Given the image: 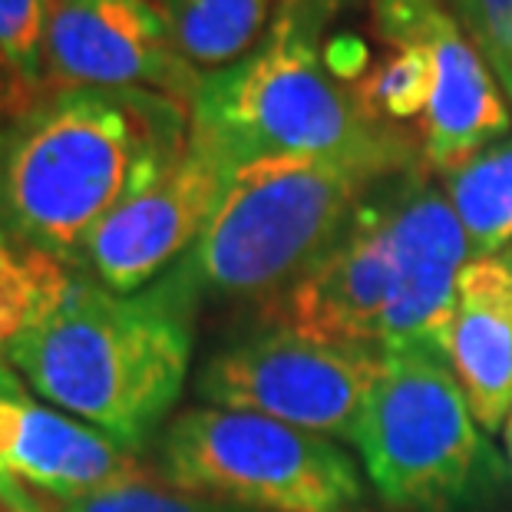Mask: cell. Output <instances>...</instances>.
I'll return each instance as SVG.
<instances>
[{"label":"cell","instance_id":"obj_1","mask_svg":"<svg viewBox=\"0 0 512 512\" xmlns=\"http://www.w3.org/2000/svg\"><path fill=\"white\" fill-rule=\"evenodd\" d=\"M192 110L143 90H47L0 126V228L73 268L106 215L156 182Z\"/></svg>","mask_w":512,"mask_h":512},{"label":"cell","instance_id":"obj_2","mask_svg":"<svg viewBox=\"0 0 512 512\" xmlns=\"http://www.w3.org/2000/svg\"><path fill=\"white\" fill-rule=\"evenodd\" d=\"M195 291L172 268L146 291L73 278L67 294L10 344L37 394L136 453L179 403L192 364Z\"/></svg>","mask_w":512,"mask_h":512},{"label":"cell","instance_id":"obj_3","mask_svg":"<svg viewBox=\"0 0 512 512\" xmlns=\"http://www.w3.org/2000/svg\"><path fill=\"white\" fill-rule=\"evenodd\" d=\"M192 139L222 166L278 156H361L413 169L417 149L347 90L321 50V30L278 4L261 47L205 76L192 103Z\"/></svg>","mask_w":512,"mask_h":512},{"label":"cell","instance_id":"obj_4","mask_svg":"<svg viewBox=\"0 0 512 512\" xmlns=\"http://www.w3.org/2000/svg\"><path fill=\"white\" fill-rule=\"evenodd\" d=\"M417 169V166H413ZM410 172L361 156H278L235 166L176 271L195 294L281 298L347 232L380 182Z\"/></svg>","mask_w":512,"mask_h":512},{"label":"cell","instance_id":"obj_5","mask_svg":"<svg viewBox=\"0 0 512 512\" xmlns=\"http://www.w3.org/2000/svg\"><path fill=\"white\" fill-rule=\"evenodd\" d=\"M357 453L377 496L397 512H466L499 483L470 400L450 361L430 347L384 351Z\"/></svg>","mask_w":512,"mask_h":512},{"label":"cell","instance_id":"obj_6","mask_svg":"<svg viewBox=\"0 0 512 512\" xmlns=\"http://www.w3.org/2000/svg\"><path fill=\"white\" fill-rule=\"evenodd\" d=\"M159 456L172 486L255 512H367L361 470L341 446L261 413L185 410Z\"/></svg>","mask_w":512,"mask_h":512},{"label":"cell","instance_id":"obj_7","mask_svg":"<svg viewBox=\"0 0 512 512\" xmlns=\"http://www.w3.org/2000/svg\"><path fill=\"white\" fill-rule=\"evenodd\" d=\"M384 361V347L318 341L285 324H268L219 347L199 370L195 390L209 407L261 413L354 443Z\"/></svg>","mask_w":512,"mask_h":512},{"label":"cell","instance_id":"obj_8","mask_svg":"<svg viewBox=\"0 0 512 512\" xmlns=\"http://www.w3.org/2000/svg\"><path fill=\"white\" fill-rule=\"evenodd\" d=\"M205 76L176 50L156 0H53L43 34L47 90H143L182 106Z\"/></svg>","mask_w":512,"mask_h":512},{"label":"cell","instance_id":"obj_9","mask_svg":"<svg viewBox=\"0 0 512 512\" xmlns=\"http://www.w3.org/2000/svg\"><path fill=\"white\" fill-rule=\"evenodd\" d=\"M228 169L189 136V149L126 199L86 238L73 268L116 294L146 291L162 271L176 268L195 248L222 199Z\"/></svg>","mask_w":512,"mask_h":512},{"label":"cell","instance_id":"obj_10","mask_svg":"<svg viewBox=\"0 0 512 512\" xmlns=\"http://www.w3.org/2000/svg\"><path fill=\"white\" fill-rule=\"evenodd\" d=\"M397 261V288L380 324V347H430L443 354L463 268L473 261L460 215L446 192L423 179L420 166L377 189Z\"/></svg>","mask_w":512,"mask_h":512},{"label":"cell","instance_id":"obj_11","mask_svg":"<svg viewBox=\"0 0 512 512\" xmlns=\"http://www.w3.org/2000/svg\"><path fill=\"white\" fill-rule=\"evenodd\" d=\"M374 24L387 43L417 37L430 47L433 93L420 116L427 166L450 172L509 133L503 86L443 0H374Z\"/></svg>","mask_w":512,"mask_h":512},{"label":"cell","instance_id":"obj_12","mask_svg":"<svg viewBox=\"0 0 512 512\" xmlns=\"http://www.w3.org/2000/svg\"><path fill=\"white\" fill-rule=\"evenodd\" d=\"M149 473L103 430L47 407L10 361L0 364V489L17 486L67 503Z\"/></svg>","mask_w":512,"mask_h":512},{"label":"cell","instance_id":"obj_13","mask_svg":"<svg viewBox=\"0 0 512 512\" xmlns=\"http://www.w3.org/2000/svg\"><path fill=\"white\" fill-rule=\"evenodd\" d=\"M377 189L364 199L331 252L281 294L278 308L271 311L275 324L318 341L380 347V324L397 288V261Z\"/></svg>","mask_w":512,"mask_h":512},{"label":"cell","instance_id":"obj_14","mask_svg":"<svg viewBox=\"0 0 512 512\" xmlns=\"http://www.w3.org/2000/svg\"><path fill=\"white\" fill-rule=\"evenodd\" d=\"M443 357L476 423L496 433L512 413V275L496 255L473 258L463 268Z\"/></svg>","mask_w":512,"mask_h":512},{"label":"cell","instance_id":"obj_15","mask_svg":"<svg viewBox=\"0 0 512 512\" xmlns=\"http://www.w3.org/2000/svg\"><path fill=\"white\" fill-rule=\"evenodd\" d=\"M182 60L215 76L261 47L281 0H156Z\"/></svg>","mask_w":512,"mask_h":512},{"label":"cell","instance_id":"obj_16","mask_svg":"<svg viewBox=\"0 0 512 512\" xmlns=\"http://www.w3.org/2000/svg\"><path fill=\"white\" fill-rule=\"evenodd\" d=\"M443 192L466 228L473 258L499 255L512 242V143H496L443 172Z\"/></svg>","mask_w":512,"mask_h":512},{"label":"cell","instance_id":"obj_17","mask_svg":"<svg viewBox=\"0 0 512 512\" xmlns=\"http://www.w3.org/2000/svg\"><path fill=\"white\" fill-rule=\"evenodd\" d=\"M394 53L357 86V96L380 123L390 119H417L427 113L433 93V57L417 37L394 40Z\"/></svg>","mask_w":512,"mask_h":512},{"label":"cell","instance_id":"obj_18","mask_svg":"<svg viewBox=\"0 0 512 512\" xmlns=\"http://www.w3.org/2000/svg\"><path fill=\"white\" fill-rule=\"evenodd\" d=\"M57 512H255L225 499L189 493L172 483H156L149 473L126 479V483L106 486L100 493L67 499V503H47Z\"/></svg>","mask_w":512,"mask_h":512},{"label":"cell","instance_id":"obj_19","mask_svg":"<svg viewBox=\"0 0 512 512\" xmlns=\"http://www.w3.org/2000/svg\"><path fill=\"white\" fill-rule=\"evenodd\" d=\"M53 0H0V70L43 93V34Z\"/></svg>","mask_w":512,"mask_h":512},{"label":"cell","instance_id":"obj_20","mask_svg":"<svg viewBox=\"0 0 512 512\" xmlns=\"http://www.w3.org/2000/svg\"><path fill=\"white\" fill-rule=\"evenodd\" d=\"M512 106V0H446Z\"/></svg>","mask_w":512,"mask_h":512},{"label":"cell","instance_id":"obj_21","mask_svg":"<svg viewBox=\"0 0 512 512\" xmlns=\"http://www.w3.org/2000/svg\"><path fill=\"white\" fill-rule=\"evenodd\" d=\"M67 275H70V265H63V261L53 255L37 252V248L17 245L14 238L0 228V294L47 288Z\"/></svg>","mask_w":512,"mask_h":512},{"label":"cell","instance_id":"obj_22","mask_svg":"<svg viewBox=\"0 0 512 512\" xmlns=\"http://www.w3.org/2000/svg\"><path fill=\"white\" fill-rule=\"evenodd\" d=\"M73 271L67 278L53 281L47 288H27V291H4L0 294V364L7 361L10 344L34 324L40 314H47L57 304L67 288L73 285Z\"/></svg>","mask_w":512,"mask_h":512},{"label":"cell","instance_id":"obj_23","mask_svg":"<svg viewBox=\"0 0 512 512\" xmlns=\"http://www.w3.org/2000/svg\"><path fill=\"white\" fill-rule=\"evenodd\" d=\"M361 4L364 0H281V7L291 10V14H298L301 20H308V24L318 27L321 34L331 20H337L344 14V10H354Z\"/></svg>","mask_w":512,"mask_h":512},{"label":"cell","instance_id":"obj_24","mask_svg":"<svg viewBox=\"0 0 512 512\" xmlns=\"http://www.w3.org/2000/svg\"><path fill=\"white\" fill-rule=\"evenodd\" d=\"M34 100H37V96L30 93L27 86H20L7 70H0V119L17 116L20 110H27Z\"/></svg>","mask_w":512,"mask_h":512},{"label":"cell","instance_id":"obj_25","mask_svg":"<svg viewBox=\"0 0 512 512\" xmlns=\"http://www.w3.org/2000/svg\"><path fill=\"white\" fill-rule=\"evenodd\" d=\"M0 506H4L7 512H50L47 503H37L34 493H27V489H17V486L0 489Z\"/></svg>","mask_w":512,"mask_h":512},{"label":"cell","instance_id":"obj_26","mask_svg":"<svg viewBox=\"0 0 512 512\" xmlns=\"http://www.w3.org/2000/svg\"><path fill=\"white\" fill-rule=\"evenodd\" d=\"M496 258H499V261H503V265L509 268V275H512V242H509V245L503 248V252H499V255H496Z\"/></svg>","mask_w":512,"mask_h":512},{"label":"cell","instance_id":"obj_27","mask_svg":"<svg viewBox=\"0 0 512 512\" xmlns=\"http://www.w3.org/2000/svg\"><path fill=\"white\" fill-rule=\"evenodd\" d=\"M506 450H509V466H512V413L506 420Z\"/></svg>","mask_w":512,"mask_h":512}]
</instances>
